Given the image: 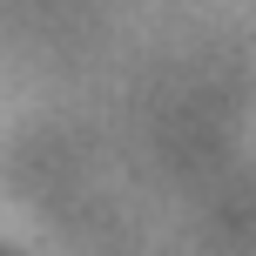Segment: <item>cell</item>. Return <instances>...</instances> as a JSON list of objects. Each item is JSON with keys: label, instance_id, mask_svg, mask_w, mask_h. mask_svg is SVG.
Returning a JSON list of instances; mask_svg holds the SVG:
<instances>
[]
</instances>
